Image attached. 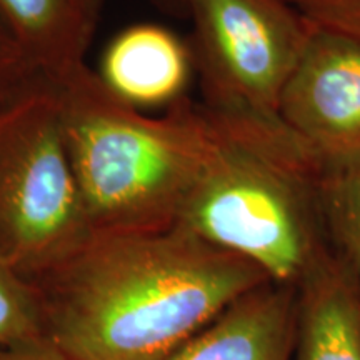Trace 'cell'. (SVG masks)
Instances as JSON below:
<instances>
[{
	"mask_svg": "<svg viewBox=\"0 0 360 360\" xmlns=\"http://www.w3.org/2000/svg\"><path fill=\"white\" fill-rule=\"evenodd\" d=\"M292 360H360V282L332 247L297 285Z\"/></svg>",
	"mask_w": 360,
	"mask_h": 360,
	"instance_id": "9c48e42d",
	"label": "cell"
},
{
	"mask_svg": "<svg viewBox=\"0 0 360 360\" xmlns=\"http://www.w3.org/2000/svg\"><path fill=\"white\" fill-rule=\"evenodd\" d=\"M297 287L265 282L229 305L167 360H292Z\"/></svg>",
	"mask_w": 360,
	"mask_h": 360,
	"instance_id": "52a82bcc",
	"label": "cell"
},
{
	"mask_svg": "<svg viewBox=\"0 0 360 360\" xmlns=\"http://www.w3.org/2000/svg\"><path fill=\"white\" fill-rule=\"evenodd\" d=\"M265 282L257 265L174 225L94 232L34 287L45 335L74 360H167Z\"/></svg>",
	"mask_w": 360,
	"mask_h": 360,
	"instance_id": "6da1fadb",
	"label": "cell"
},
{
	"mask_svg": "<svg viewBox=\"0 0 360 360\" xmlns=\"http://www.w3.org/2000/svg\"><path fill=\"white\" fill-rule=\"evenodd\" d=\"M51 85L92 231L174 227L219 150L222 135L212 112L184 97L164 115H143L87 64Z\"/></svg>",
	"mask_w": 360,
	"mask_h": 360,
	"instance_id": "7a4b0ae2",
	"label": "cell"
},
{
	"mask_svg": "<svg viewBox=\"0 0 360 360\" xmlns=\"http://www.w3.org/2000/svg\"><path fill=\"white\" fill-rule=\"evenodd\" d=\"M182 2H186V4H187V0H182Z\"/></svg>",
	"mask_w": 360,
	"mask_h": 360,
	"instance_id": "ac0fdd59",
	"label": "cell"
},
{
	"mask_svg": "<svg viewBox=\"0 0 360 360\" xmlns=\"http://www.w3.org/2000/svg\"><path fill=\"white\" fill-rule=\"evenodd\" d=\"M96 20L79 0H0V22L49 84L85 65Z\"/></svg>",
	"mask_w": 360,
	"mask_h": 360,
	"instance_id": "30bf717a",
	"label": "cell"
},
{
	"mask_svg": "<svg viewBox=\"0 0 360 360\" xmlns=\"http://www.w3.org/2000/svg\"><path fill=\"white\" fill-rule=\"evenodd\" d=\"M80 6H82L85 11H87L90 15H94L97 19V13L101 11L102 0H79Z\"/></svg>",
	"mask_w": 360,
	"mask_h": 360,
	"instance_id": "2e32d148",
	"label": "cell"
},
{
	"mask_svg": "<svg viewBox=\"0 0 360 360\" xmlns=\"http://www.w3.org/2000/svg\"><path fill=\"white\" fill-rule=\"evenodd\" d=\"M192 57L204 105L227 115L278 120L283 89L312 27L283 0H187Z\"/></svg>",
	"mask_w": 360,
	"mask_h": 360,
	"instance_id": "5b68a950",
	"label": "cell"
},
{
	"mask_svg": "<svg viewBox=\"0 0 360 360\" xmlns=\"http://www.w3.org/2000/svg\"><path fill=\"white\" fill-rule=\"evenodd\" d=\"M53 87L40 80L0 125V259L34 283L92 237Z\"/></svg>",
	"mask_w": 360,
	"mask_h": 360,
	"instance_id": "277c9868",
	"label": "cell"
},
{
	"mask_svg": "<svg viewBox=\"0 0 360 360\" xmlns=\"http://www.w3.org/2000/svg\"><path fill=\"white\" fill-rule=\"evenodd\" d=\"M210 112L219 150L175 225L297 287L330 247L321 207L328 170L281 119Z\"/></svg>",
	"mask_w": 360,
	"mask_h": 360,
	"instance_id": "3957f363",
	"label": "cell"
},
{
	"mask_svg": "<svg viewBox=\"0 0 360 360\" xmlns=\"http://www.w3.org/2000/svg\"><path fill=\"white\" fill-rule=\"evenodd\" d=\"M192 51L172 30L137 24L107 45L97 75L114 96L134 109L170 107L191 84Z\"/></svg>",
	"mask_w": 360,
	"mask_h": 360,
	"instance_id": "ba28073f",
	"label": "cell"
},
{
	"mask_svg": "<svg viewBox=\"0 0 360 360\" xmlns=\"http://www.w3.org/2000/svg\"><path fill=\"white\" fill-rule=\"evenodd\" d=\"M310 27L360 42V0H283Z\"/></svg>",
	"mask_w": 360,
	"mask_h": 360,
	"instance_id": "4fadbf2b",
	"label": "cell"
},
{
	"mask_svg": "<svg viewBox=\"0 0 360 360\" xmlns=\"http://www.w3.org/2000/svg\"><path fill=\"white\" fill-rule=\"evenodd\" d=\"M13 101H15V98H13ZM8 105H11V102H8L7 105L0 107V125H2V124H4V120H6V117H7V112H8Z\"/></svg>",
	"mask_w": 360,
	"mask_h": 360,
	"instance_id": "e0dca14e",
	"label": "cell"
},
{
	"mask_svg": "<svg viewBox=\"0 0 360 360\" xmlns=\"http://www.w3.org/2000/svg\"><path fill=\"white\" fill-rule=\"evenodd\" d=\"M321 207L330 247L360 282V160L326 175Z\"/></svg>",
	"mask_w": 360,
	"mask_h": 360,
	"instance_id": "8fae6325",
	"label": "cell"
},
{
	"mask_svg": "<svg viewBox=\"0 0 360 360\" xmlns=\"http://www.w3.org/2000/svg\"><path fill=\"white\" fill-rule=\"evenodd\" d=\"M45 334L37 289L0 259V347Z\"/></svg>",
	"mask_w": 360,
	"mask_h": 360,
	"instance_id": "7c38bea8",
	"label": "cell"
},
{
	"mask_svg": "<svg viewBox=\"0 0 360 360\" xmlns=\"http://www.w3.org/2000/svg\"><path fill=\"white\" fill-rule=\"evenodd\" d=\"M40 80L24 52L0 22V107L7 105Z\"/></svg>",
	"mask_w": 360,
	"mask_h": 360,
	"instance_id": "5bb4252c",
	"label": "cell"
},
{
	"mask_svg": "<svg viewBox=\"0 0 360 360\" xmlns=\"http://www.w3.org/2000/svg\"><path fill=\"white\" fill-rule=\"evenodd\" d=\"M0 360H74L49 335H37L32 339L17 342L7 347H0Z\"/></svg>",
	"mask_w": 360,
	"mask_h": 360,
	"instance_id": "9a60e30c",
	"label": "cell"
},
{
	"mask_svg": "<svg viewBox=\"0 0 360 360\" xmlns=\"http://www.w3.org/2000/svg\"><path fill=\"white\" fill-rule=\"evenodd\" d=\"M278 117L328 172L360 160V42L312 27Z\"/></svg>",
	"mask_w": 360,
	"mask_h": 360,
	"instance_id": "8992f818",
	"label": "cell"
}]
</instances>
